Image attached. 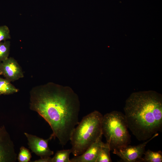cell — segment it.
Here are the masks:
<instances>
[{
	"label": "cell",
	"instance_id": "obj_1",
	"mask_svg": "<svg viewBox=\"0 0 162 162\" xmlns=\"http://www.w3.org/2000/svg\"><path fill=\"white\" fill-rule=\"evenodd\" d=\"M30 109L37 112L48 123L52 133L63 146L70 140L79 123L80 108L78 95L72 89L50 83L31 95Z\"/></svg>",
	"mask_w": 162,
	"mask_h": 162
},
{
	"label": "cell",
	"instance_id": "obj_2",
	"mask_svg": "<svg viewBox=\"0 0 162 162\" xmlns=\"http://www.w3.org/2000/svg\"><path fill=\"white\" fill-rule=\"evenodd\" d=\"M128 128L139 141H146L161 131L162 95L153 90L132 93L124 108Z\"/></svg>",
	"mask_w": 162,
	"mask_h": 162
},
{
	"label": "cell",
	"instance_id": "obj_3",
	"mask_svg": "<svg viewBox=\"0 0 162 162\" xmlns=\"http://www.w3.org/2000/svg\"><path fill=\"white\" fill-rule=\"evenodd\" d=\"M103 115L94 110L84 116L73 130L70 139L71 153L74 156L82 154L103 135Z\"/></svg>",
	"mask_w": 162,
	"mask_h": 162
},
{
	"label": "cell",
	"instance_id": "obj_4",
	"mask_svg": "<svg viewBox=\"0 0 162 162\" xmlns=\"http://www.w3.org/2000/svg\"><path fill=\"white\" fill-rule=\"evenodd\" d=\"M124 114L113 111L103 116L102 122V134L111 150L128 145L130 136Z\"/></svg>",
	"mask_w": 162,
	"mask_h": 162
},
{
	"label": "cell",
	"instance_id": "obj_5",
	"mask_svg": "<svg viewBox=\"0 0 162 162\" xmlns=\"http://www.w3.org/2000/svg\"><path fill=\"white\" fill-rule=\"evenodd\" d=\"M158 134V133H156L150 139L137 146L128 145L114 149L113 150V153L125 162H135L138 160H142V157L145 151V147L147 144Z\"/></svg>",
	"mask_w": 162,
	"mask_h": 162
},
{
	"label": "cell",
	"instance_id": "obj_6",
	"mask_svg": "<svg viewBox=\"0 0 162 162\" xmlns=\"http://www.w3.org/2000/svg\"><path fill=\"white\" fill-rule=\"evenodd\" d=\"M13 142L4 128L0 129V162H15L16 160Z\"/></svg>",
	"mask_w": 162,
	"mask_h": 162
},
{
	"label": "cell",
	"instance_id": "obj_7",
	"mask_svg": "<svg viewBox=\"0 0 162 162\" xmlns=\"http://www.w3.org/2000/svg\"><path fill=\"white\" fill-rule=\"evenodd\" d=\"M24 134L27 138L29 148L40 158L50 157L54 154L48 146L49 141L52 139L50 136L48 139H44L26 133H24Z\"/></svg>",
	"mask_w": 162,
	"mask_h": 162
},
{
	"label": "cell",
	"instance_id": "obj_8",
	"mask_svg": "<svg viewBox=\"0 0 162 162\" xmlns=\"http://www.w3.org/2000/svg\"><path fill=\"white\" fill-rule=\"evenodd\" d=\"M0 71L1 74L10 82L17 80L23 76L20 67L17 61L12 57L8 58L0 63Z\"/></svg>",
	"mask_w": 162,
	"mask_h": 162
},
{
	"label": "cell",
	"instance_id": "obj_9",
	"mask_svg": "<svg viewBox=\"0 0 162 162\" xmlns=\"http://www.w3.org/2000/svg\"><path fill=\"white\" fill-rule=\"evenodd\" d=\"M100 136L82 154L70 159L71 162H96L99 152L104 143Z\"/></svg>",
	"mask_w": 162,
	"mask_h": 162
},
{
	"label": "cell",
	"instance_id": "obj_10",
	"mask_svg": "<svg viewBox=\"0 0 162 162\" xmlns=\"http://www.w3.org/2000/svg\"><path fill=\"white\" fill-rule=\"evenodd\" d=\"M111 149L107 143H103L99 152L96 162H111Z\"/></svg>",
	"mask_w": 162,
	"mask_h": 162
},
{
	"label": "cell",
	"instance_id": "obj_11",
	"mask_svg": "<svg viewBox=\"0 0 162 162\" xmlns=\"http://www.w3.org/2000/svg\"><path fill=\"white\" fill-rule=\"evenodd\" d=\"M18 90L10 82L0 77V95L9 94L17 92Z\"/></svg>",
	"mask_w": 162,
	"mask_h": 162
},
{
	"label": "cell",
	"instance_id": "obj_12",
	"mask_svg": "<svg viewBox=\"0 0 162 162\" xmlns=\"http://www.w3.org/2000/svg\"><path fill=\"white\" fill-rule=\"evenodd\" d=\"M144 157L142 160L146 162H161L162 153L161 151L157 152L152 151L148 149L144 153Z\"/></svg>",
	"mask_w": 162,
	"mask_h": 162
},
{
	"label": "cell",
	"instance_id": "obj_13",
	"mask_svg": "<svg viewBox=\"0 0 162 162\" xmlns=\"http://www.w3.org/2000/svg\"><path fill=\"white\" fill-rule=\"evenodd\" d=\"M71 153L70 149L58 151L52 158V162H71L69 159Z\"/></svg>",
	"mask_w": 162,
	"mask_h": 162
},
{
	"label": "cell",
	"instance_id": "obj_14",
	"mask_svg": "<svg viewBox=\"0 0 162 162\" xmlns=\"http://www.w3.org/2000/svg\"><path fill=\"white\" fill-rule=\"evenodd\" d=\"M10 42L4 41L0 42V63L8 58Z\"/></svg>",
	"mask_w": 162,
	"mask_h": 162
},
{
	"label": "cell",
	"instance_id": "obj_15",
	"mask_svg": "<svg viewBox=\"0 0 162 162\" xmlns=\"http://www.w3.org/2000/svg\"><path fill=\"white\" fill-rule=\"evenodd\" d=\"M32 155L29 151L24 146L21 147L18 156L19 162H28L30 160Z\"/></svg>",
	"mask_w": 162,
	"mask_h": 162
},
{
	"label": "cell",
	"instance_id": "obj_16",
	"mask_svg": "<svg viewBox=\"0 0 162 162\" xmlns=\"http://www.w3.org/2000/svg\"><path fill=\"white\" fill-rule=\"evenodd\" d=\"M10 38V30L6 25L0 26V42Z\"/></svg>",
	"mask_w": 162,
	"mask_h": 162
},
{
	"label": "cell",
	"instance_id": "obj_17",
	"mask_svg": "<svg viewBox=\"0 0 162 162\" xmlns=\"http://www.w3.org/2000/svg\"><path fill=\"white\" fill-rule=\"evenodd\" d=\"M52 158L50 157L40 158V159L36 160L34 162H52Z\"/></svg>",
	"mask_w": 162,
	"mask_h": 162
},
{
	"label": "cell",
	"instance_id": "obj_18",
	"mask_svg": "<svg viewBox=\"0 0 162 162\" xmlns=\"http://www.w3.org/2000/svg\"><path fill=\"white\" fill-rule=\"evenodd\" d=\"M0 74H1L0 71Z\"/></svg>",
	"mask_w": 162,
	"mask_h": 162
}]
</instances>
